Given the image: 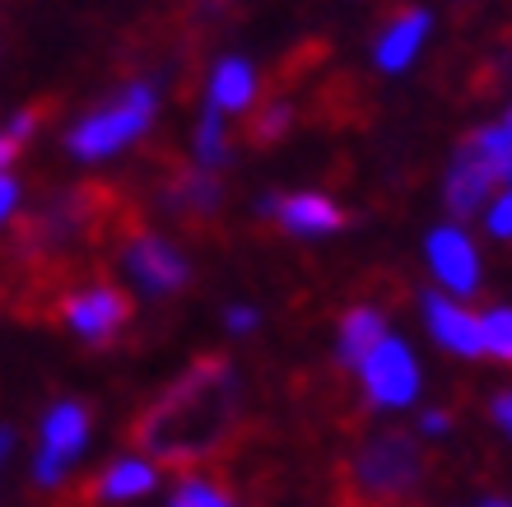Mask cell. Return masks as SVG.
Segmentation results:
<instances>
[{
    "mask_svg": "<svg viewBox=\"0 0 512 507\" xmlns=\"http://www.w3.org/2000/svg\"><path fill=\"white\" fill-rule=\"evenodd\" d=\"M238 410H243V382L233 363L201 354L135 419L140 456H149L154 466H201L229 442Z\"/></svg>",
    "mask_w": 512,
    "mask_h": 507,
    "instance_id": "obj_1",
    "label": "cell"
},
{
    "mask_svg": "<svg viewBox=\"0 0 512 507\" xmlns=\"http://www.w3.org/2000/svg\"><path fill=\"white\" fill-rule=\"evenodd\" d=\"M159 117V89L149 80L126 84L122 94H112L103 107L84 112L75 126L66 131V154L80 163H103L112 154L131 149L140 135H149Z\"/></svg>",
    "mask_w": 512,
    "mask_h": 507,
    "instance_id": "obj_2",
    "label": "cell"
},
{
    "mask_svg": "<svg viewBox=\"0 0 512 507\" xmlns=\"http://www.w3.org/2000/svg\"><path fill=\"white\" fill-rule=\"evenodd\" d=\"M419 475H424V456H419V442L405 433H378L354 456V484L373 503L405 498L419 484Z\"/></svg>",
    "mask_w": 512,
    "mask_h": 507,
    "instance_id": "obj_3",
    "label": "cell"
},
{
    "mask_svg": "<svg viewBox=\"0 0 512 507\" xmlns=\"http://www.w3.org/2000/svg\"><path fill=\"white\" fill-rule=\"evenodd\" d=\"M354 373H359L364 401L373 405V410H410V405L419 401V387H424L415 349L405 345L401 335H382L378 349H373Z\"/></svg>",
    "mask_w": 512,
    "mask_h": 507,
    "instance_id": "obj_4",
    "label": "cell"
},
{
    "mask_svg": "<svg viewBox=\"0 0 512 507\" xmlns=\"http://www.w3.org/2000/svg\"><path fill=\"white\" fill-rule=\"evenodd\" d=\"M94 433V419L80 401H56L52 410L42 414V438H38V456H33V484L38 489H56L70 475V466L84 456Z\"/></svg>",
    "mask_w": 512,
    "mask_h": 507,
    "instance_id": "obj_5",
    "label": "cell"
},
{
    "mask_svg": "<svg viewBox=\"0 0 512 507\" xmlns=\"http://www.w3.org/2000/svg\"><path fill=\"white\" fill-rule=\"evenodd\" d=\"M424 261H429L433 284L452 298H471L485 280V266H480V247L461 224H438L424 238Z\"/></svg>",
    "mask_w": 512,
    "mask_h": 507,
    "instance_id": "obj_6",
    "label": "cell"
},
{
    "mask_svg": "<svg viewBox=\"0 0 512 507\" xmlns=\"http://www.w3.org/2000/svg\"><path fill=\"white\" fill-rule=\"evenodd\" d=\"M122 270L145 298H168L177 289H187L191 280V261L159 233H140V238L126 242Z\"/></svg>",
    "mask_w": 512,
    "mask_h": 507,
    "instance_id": "obj_7",
    "label": "cell"
},
{
    "mask_svg": "<svg viewBox=\"0 0 512 507\" xmlns=\"http://www.w3.org/2000/svg\"><path fill=\"white\" fill-rule=\"evenodd\" d=\"M61 317H66V331L80 335L84 345H112L131 321V298L117 284H89V289L66 298Z\"/></svg>",
    "mask_w": 512,
    "mask_h": 507,
    "instance_id": "obj_8",
    "label": "cell"
},
{
    "mask_svg": "<svg viewBox=\"0 0 512 507\" xmlns=\"http://www.w3.org/2000/svg\"><path fill=\"white\" fill-rule=\"evenodd\" d=\"M494 196H499V177H494V168L485 163V154L475 149V140L466 135V140L452 149V159H447L443 205L452 210V219H471V214H480Z\"/></svg>",
    "mask_w": 512,
    "mask_h": 507,
    "instance_id": "obj_9",
    "label": "cell"
},
{
    "mask_svg": "<svg viewBox=\"0 0 512 507\" xmlns=\"http://www.w3.org/2000/svg\"><path fill=\"white\" fill-rule=\"evenodd\" d=\"M419 312H424V326H429L438 349L457 354V359H480V354H485L480 312H471L461 298L443 294V289H429V294L419 298Z\"/></svg>",
    "mask_w": 512,
    "mask_h": 507,
    "instance_id": "obj_10",
    "label": "cell"
},
{
    "mask_svg": "<svg viewBox=\"0 0 512 507\" xmlns=\"http://www.w3.org/2000/svg\"><path fill=\"white\" fill-rule=\"evenodd\" d=\"M433 33V14L429 10H401L373 42V66L382 75H405L419 61V52L429 47Z\"/></svg>",
    "mask_w": 512,
    "mask_h": 507,
    "instance_id": "obj_11",
    "label": "cell"
},
{
    "mask_svg": "<svg viewBox=\"0 0 512 507\" xmlns=\"http://www.w3.org/2000/svg\"><path fill=\"white\" fill-rule=\"evenodd\" d=\"M270 219L280 224V233L303 238V242L331 238V233L345 228V210H340L331 196H322V191H294V196H280Z\"/></svg>",
    "mask_w": 512,
    "mask_h": 507,
    "instance_id": "obj_12",
    "label": "cell"
},
{
    "mask_svg": "<svg viewBox=\"0 0 512 507\" xmlns=\"http://www.w3.org/2000/svg\"><path fill=\"white\" fill-rule=\"evenodd\" d=\"M256 66L247 56H219L215 66H210V80H205V103L215 107V112H247L256 103Z\"/></svg>",
    "mask_w": 512,
    "mask_h": 507,
    "instance_id": "obj_13",
    "label": "cell"
},
{
    "mask_svg": "<svg viewBox=\"0 0 512 507\" xmlns=\"http://www.w3.org/2000/svg\"><path fill=\"white\" fill-rule=\"evenodd\" d=\"M382 335H391V331H387V317H382L378 307H350L336 326V359L345 363V368H359V363L378 349Z\"/></svg>",
    "mask_w": 512,
    "mask_h": 507,
    "instance_id": "obj_14",
    "label": "cell"
},
{
    "mask_svg": "<svg viewBox=\"0 0 512 507\" xmlns=\"http://www.w3.org/2000/svg\"><path fill=\"white\" fill-rule=\"evenodd\" d=\"M224 205V182L205 168H187L163 187V210L173 214H215Z\"/></svg>",
    "mask_w": 512,
    "mask_h": 507,
    "instance_id": "obj_15",
    "label": "cell"
},
{
    "mask_svg": "<svg viewBox=\"0 0 512 507\" xmlns=\"http://www.w3.org/2000/svg\"><path fill=\"white\" fill-rule=\"evenodd\" d=\"M154 489H159V466L149 456H122L98 475V498L103 503H131V498H145Z\"/></svg>",
    "mask_w": 512,
    "mask_h": 507,
    "instance_id": "obj_16",
    "label": "cell"
},
{
    "mask_svg": "<svg viewBox=\"0 0 512 507\" xmlns=\"http://www.w3.org/2000/svg\"><path fill=\"white\" fill-rule=\"evenodd\" d=\"M191 163L205 173H219L229 163V135H224V112L205 103L196 117V135H191Z\"/></svg>",
    "mask_w": 512,
    "mask_h": 507,
    "instance_id": "obj_17",
    "label": "cell"
},
{
    "mask_svg": "<svg viewBox=\"0 0 512 507\" xmlns=\"http://www.w3.org/2000/svg\"><path fill=\"white\" fill-rule=\"evenodd\" d=\"M33 131H38V112H14V117L0 126V173L14 168V159L28 149Z\"/></svg>",
    "mask_w": 512,
    "mask_h": 507,
    "instance_id": "obj_18",
    "label": "cell"
},
{
    "mask_svg": "<svg viewBox=\"0 0 512 507\" xmlns=\"http://www.w3.org/2000/svg\"><path fill=\"white\" fill-rule=\"evenodd\" d=\"M168 507H238L215 480H201V475H187V480L177 484L173 494H168Z\"/></svg>",
    "mask_w": 512,
    "mask_h": 507,
    "instance_id": "obj_19",
    "label": "cell"
},
{
    "mask_svg": "<svg viewBox=\"0 0 512 507\" xmlns=\"http://www.w3.org/2000/svg\"><path fill=\"white\" fill-rule=\"evenodd\" d=\"M480 335H485V354L499 363H512V307H489L480 317Z\"/></svg>",
    "mask_w": 512,
    "mask_h": 507,
    "instance_id": "obj_20",
    "label": "cell"
},
{
    "mask_svg": "<svg viewBox=\"0 0 512 507\" xmlns=\"http://www.w3.org/2000/svg\"><path fill=\"white\" fill-rule=\"evenodd\" d=\"M289 126H294V107L289 103H266L261 112H256V121H252V140L270 145V140H280Z\"/></svg>",
    "mask_w": 512,
    "mask_h": 507,
    "instance_id": "obj_21",
    "label": "cell"
},
{
    "mask_svg": "<svg viewBox=\"0 0 512 507\" xmlns=\"http://www.w3.org/2000/svg\"><path fill=\"white\" fill-rule=\"evenodd\" d=\"M485 228L489 238L512 242V187H499V196L485 205Z\"/></svg>",
    "mask_w": 512,
    "mask_h": 507,
    "instance_id": "obj_22",
    "label": "cell"
},
{
    "mask_svg": "<svg viewBox=\"0 0 512 507\" xmlns=\"http://www.w3.org/2000/svg\"><path fill=\"white\" fill-rule=\"evenodd\" d=\"M224 326H229L233 335H252L256 326H261V312H256L252 303H229L224 307Z\"/></svg>",
    "mask_w": 512,
    "mask_h": 507,
    "instance_id": "obj_23",
    "label": "cell"
},
{
    "mask_svg": "<svg viewBox=\"0 0 512 507\" xmlns=\"http://www.w3.org/2000/svg\"><path fill=\"white\" fill-rule=\"evenodd\" d=\"M489 419L499 424V433L512 442V387H503L494 401H489Z\"/></svg>",
    "mask_w": 512,
    "mask_h": 507,
    "instance_id": "obj_24",
    "label": "cell"
},
{
    "mask_svg": "<svg viewBox=\"0 0 512 507\" xmlns=\"http://www.w3.org/2000/svg\"><path fill=\"white\" fill-rule=\"evenodd\" d=\"M419 433H424V438H447V433H452V414L447 410H424L419 414Z\"/></svg>",
    "mask_w": 512,
    "mask_h": 507,
    "instance_id": "obj_25",
    "label": "cell"
},
{
    "mask_svg": "<svg viewBox=\"0 0 512 507\" xmlns=\"http://www.w3.org/2000/svg\"><path fill=\"white\" fill-rule=\"evenodd\" d=\"M14 210H19V182H14V173H0V224H5Z\"/></svg>",
    "mask_w": 512,
    "mask_h": 507,
    "instance_id": "obj_26",
    "label": "cell"
},
{
    "mask_svg": "<svg viewBox=\"0 0 512 507\" xmlns=\"http://www.w3.org/2000/svg\"><path fill=\"white\" fill-rule=\"evenodd\" d=\"M10 447H14V433L5 424H0V461H5V456H10Z\"/></svg>",
    "mask_w": 512,
    "mask_h": 507,
    "instance_id": "obj_27",
    "label": "cell"
},
{
    "mask_svg": "<svg viewBox=\"0 0 512 507\" xmlns=\"http://www.w3.org/2000/svg\"><path fill=\"white\" fill-rule=\"evenodd\" d=\"M224 5H233V0H201V10H205V14H215V10H224Z\"/></svg>",
    "mask_w": 512,
    "mask_h": 507,
    "instance_id": "obj_28",
    "label": "cell"
},
{
    "mask_svg": "<svg viewBox=\"0 0 512 507\" xmlns=\"http://www.w3.org/2000/svg\"><path fill=\"white\" fill-rule=\"evenodd\" d=\"M475 507H512V498H480Z\"/></svg>",
    "mask_w": 512,
    "mask_h": 507,
    "instance_id": "obj_29",
    "label": "cell"
},
{
    "mask_svg": "<svg viewBox=\"0 0 512 507\" xmlns=\"http://www.w3.org/2000/svg\"><path fill=\"white\" fill-rule=\"evenodd\" d=\"M503 121H508V126H512V103H508V112H503Z\"/></svg>",
    "mask_w": 512,
    "mask_h": 507,
    "instance_id": "obj_30",
    "label": "cell"
}]
</instances>
